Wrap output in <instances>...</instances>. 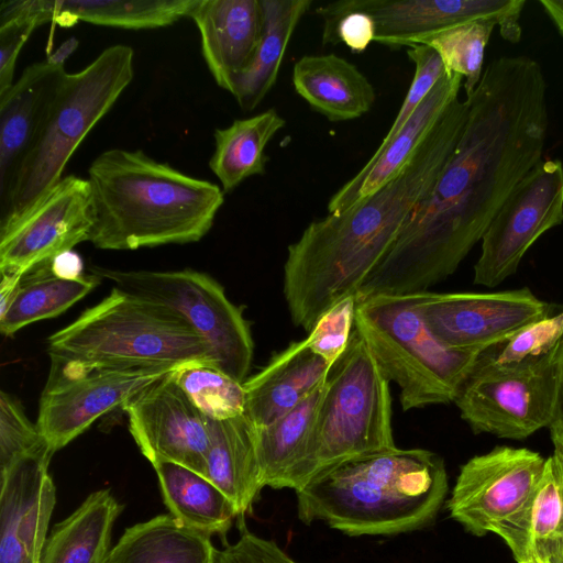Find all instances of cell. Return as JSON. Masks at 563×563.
Listing matches in <instances>:
<instances>
[{"instance_id": "obj_32", "label": "cell", "mask_w": 563, "mask_h": 563, "mask_svg": "<svg viewBox=\"0 0 563 563\" xmlns=\"http://www.w3.org/2000/svg\"><path fill=\"white\" fill-rule=\"evenodd\" d=\"M323 388L324 384L269 426L254 427L263 487L280 489L285 476L301 460L311 437Z\"/></svg>"}, {"instance_id": "obj_48", "label": "cell", "mask_w": 563, "mask_h": 563, "mask_svg": "<svg viewBox=\"0 0 563 563\" xmlns=\"http://www.w3.org/2000/svg\"><path fill=\"white\" fill-rule=\"evenodd\" d=\"M554 452L563 456V428H550Z\"/></svg>"}, {"instance_id": "obj_39", "label": "cell", "mask_w": 563, "mask_h": 563, "mask_svg": "<svg viewBox=\"0 0 563 563\" xmlns=\"http://www.w3.org/2000/svg\"><path fill=\"white\" fill-rule=\"evenodd\" d=\"M45 440L36 423L24 413L20 402L5 391L0 393V471Z\"/></svg>"}, {"instance_id": "obj_1", "label": "cell", "mask_w": 563, "mask_h": 563, "mask_svg": "<svg viewBox=\"0 0 563 563\" xmlns=\"http://www.w3.org/2000/svg\"><path fill=\"white\" fill-rule=\"evenodd\" d=\"M547 85L528 56L492 60L462 135L428 197L366 278L356 301L427 291L455 272L523 177L542 159Z\"/></svg>"}, {"instance_id": "obj_36", "label": "cell", "mask_w": 563, "mask_h": 563, "mask_svg": "<svg viewBox=\"0 0 563 563\" xmlns=\"http://www.w3.org/2000/svg\"><path fill=\"white\" fill-rule=\"evenodd\" d=\"M494 20L464 23L440 32L421 44L433 48L448 74L465 78L464 90L471 96L483 75L484 54L495 26Z\"/></svg>"}, {"instance_id": "obj_12", "label": "cell", "mask_w": 563, "mask_h": 563, "mask_svg": "<svg viewBox=\"0 0 563 563\" xmlns=\"http://www.w3.org/2000/svg\"><path fill=\"white\" fill-rule=\"evenodd\" d=\"M93 224L87 178L64 176L31 207L0 222V273L25 275L89 241Z\"/></svg>"}, {"instance_id": "obj_22", "label": "cell", "mask_w": 563, "mask_h": 563, "mask_svg": "<svg viewBox=\"0 0 563 563\" xmlns=\"http://www.w3.org/2000/svg\"><path fill=\"white\" fill-rule=\"evenodd\" d=\"M330 367L306 339L291 343L243 383L244 415L255 428L269 426L322 386Z\"/></svg>"}, {"instance_id": "obj_4", "label": "cell", "mask_w": 563, "mask_h": 563, "mask_svg": "<svg viewBox=\"0 0 563 563\" xmlns=\"http://www.w3.org/2000/svg\"><path fill=\"white\" fill-rule=\"evenodd\" d=\"M298 518L351 537L429 526L448 493L444 462L424 449H394L342 464L295 492Z\"/></svg>"}, {"instance_id": "obj_28", "label": "cell", "mask_w": 563, "mask_h": 563, "mask_svg": "<svg viewBox=\"0 0 563 563\" xmlns=\"http://www.w3.org/2000/svg\"><path fill=\"white\" fill-rule=\"evenodd\" d=\"M216 550L210 536L166 514L128 528L106 563H213Z\"/></svg>"}, {"instance_id": "obj_9", "label": "cell", "mask_w": 563, "mask_h": 563, "mask_svg": "<svg viewBox=\"0 0 563 563\" xmlns=\"http://www.w3.org/2000/svg\"><path fill=\"white\" fill-rule=\"evenodd\" d=\"M113 288L163 307L188 323L209 345L218 368L239 383L250 372L254 343L240 307L211 276L192 271H121L91 267Z\"/></svg>"}, {"instance_id": "obj_34", "label": "cell", "mask_w": 563, "mask_h": 563, "mask_svg": "<svg viewBox=\"0 0 563 563\" xmlns=\"http://www.w3.org/2000/svg\"><path fill=\"white\" fill-rule=\"evenodd\" d=\"M563 336V311L532 322L478 352L470 372H515L533 367L556 353Z\"/></svg>"}, {"instance_id": "obj_3", "label": "cell", "mask_w": 563, "mask_h": 563, "mask_svg": "<svg viewBox=\"0 0 563 563\" xmlns=\"http://www.w3.org/2000/svg\"><path fill=\"white\" fill-rule=\"evenodd\" d=\"M93 224L101 250H137L201 240L224 202L216 184L185 174L142 150L110 148L88 168Z\"/></svg>"}, {"instance_id": "obj_16", "label": "cell", "mask_w": 563, "mask_h": 563, "mask_svg": "<svg viewBox=\"0 0 563 563\" xmlns=\"http://www.w3.org/2000/svg\"><path fill=\"white\" fill-rule=\"evenodd\" d=\"M173 373L155 369L56 371L44 388L36 426L55 453L85 432L98 418L134 394Z\"/></svg>"}, {"instance_id": "obj_19", "label": "cell", "mask_w": 563, "mask_h": 563, "mask_svg": "<svg viewBox=\"0 0 563 563\" xmlns=\"http://www.w3.org/2000/svg\"><path fill=\"white\" fill-rule=\"evenodd\" d=\"M189 18L217 85L229 91L250 65L262 35L261 0H198Z\"/></svg>"}, {"instance_id": "obj_14", "label": "cell", "mask_w": 563, "mask_h": 563, "mask_svg": "<svg viewBox=\"0 0 563 563\" xmlns=\"http://www.w3.org/2000/svg\"><path fill=\"white\" fill-rule=\"evenodd\" d=\"M415 306L446 347L481 352L550 316L548 302L528 288L498 292H415Z\"/></svg>"}, {"instance_id": "obj_47", "label": "cell", "mask_w": 563, "mask_h": 563, "mask_svg": "<svg viewBox=\"0 0 563 563\" xmlns=\"http://www.w3.org/2000/svg\"><path fill=\"white\" fill-rule=\"evenodd\" d=\"M540 4L563 36V0H541Z\"/></svg>"}, {"instance_id": "obj_42", "label": "cell", "mask_w": 563, "mask_h": 563, "mask_svg": "<svg viewBox=\"0 0 563 563\" xmlns=\"http://www.w3.org/2000/svg\"><path fill=\"white\" fill-rule=\"evenodd\" d=\"M36 24L19 16H0V95L14 82L18 56Z\"/></svg>"}, {"instance_id": "obj_10", "label": "cell", "mask_w": 563, "mask_h": 563, "mask_svg": "<svg viewBox=\"0 0 563 563\" xmlns=\"http://www.w3.org/2000/svg\"><path fill=\"white\" fill-rule=\"evenodd\" d=\"M555 354L526 369L470 372L453 401L462 419L475 433L514 440L550 427L558 393Z\"/></svg>"}, {"instance_id": "obj_41", "label": "cell", "mask_w": 563, "mask_h": 563, "mask_svg": "<svg viewBox=\"0 0 563 563\" xmlns=\"http://www.w3.org/2000/svg\"><path fill=\"white\" fill-rule=\"evenodd\" d=\"M213 563H299L274 541L243 529L240 539L222 550H216Z\"/></svg>"}, {"instance_id": "obj_24", "label": "cell", "mask_w": 563, "mask_h": 563, "mask_svg": "<svg viewBox=\"0 0 563 563\" xmlns=\"http://www.w3.org/2000/svg\"><path fill=\"white\" fill-rule=\"evenodd\" d=\"M494 533L517 563H549L563 552V456L553 452L527 501Z\"/></svg>"}, {"instance_id": "obj_17", "label": "cell", "mask_w": 563, "mask_h": 563, "mask_svg": "<svg viewBox=\"0 0 563 563\" xmlns=\"http://www.w3.org/2000/svg\"><path fill=\"white\" fill-rule=\"evenodd\" d=\"M121 408L128 416L131 435L152 465L169 461L207 477L208 418L172 373L134 394Z\"/></svg>"}, {"instance_id": "obj_33", "label": "cell", "mask_w": 563, "mask_h": 563, "mask_svg": "<svg viewBox=\"0 0 563 563\" xmlns=\"http://www.w3.org/2000/svg\"><path fill=\"white\" fill-rule=\"evenodd\" d=\"M100 278L95 275L70 280L52 274L49 263L26 273L5 313L0 331L10 336L33 322L56 317L89 294Z\"/></svg>"}, {"instance_id": "obj_49", "label": "cell", "mask_w": 563, "mask_h": 563, "mask_svg": "<svg viewBox=\"0 0 563 563\" xmlns=\"http://www.w3.org/2000/svg\"><path fill=\"white\" fill-rule=\"evenodd\" d=\"M549 563H563V552L552 559Z\"/></svg>"}, {"instance_id": "obj_23", "label": "cell", "mask_w": 563, "mask_h": 563, "mask_svg": "<svg viewBox=\"0 0 563 563\" xmlns=\"http://www.w3.org/2000/svg\"><path fill=\"white\" fill-rule=\"evenodd\" d=\"M65 74L63 66L37 62L0 95V196L32 145Z\"/></svg>"}, {"instance_id": "obj_38", "label": "cell", "mask_w": 563, "mask_h": 563, "mask_svg": "<svg viewBox=\"0 0 563 563\" xmlns=\"http://www.w3.org/2000/svg\"><path fill=\"white\" fill-rule=\"evenodd\" d=\"M407 55L415 64L413 78L400 110L377 148L387 145L400 131L445 71L439 54L427 45L417 44L408 47Z\"/></svg>"}, {"instance_id": "obj_26", "label": "cell", "mask_w": 563, "mask_h": 563, "mask_svg": "<svg viewBox=\"0 0 563 563\" xmlns=\"http://www.w3.org/2000/svg\"><path fill=\"white\" fill-rule=\"evenodd\" d=\"M208 427L207 478L232 500L239 516H244L263 488L255 428L244 413L208 419Z\"/></svg>"}, {"instance_id": "obj_8", "label": "cell", "mask_w": 563, "mask_h": 563, "mask_svg": "<svg viewBox=\"0 0 563 563\" xmlns=\"http://www.w3.org/2000/svg\"><path fill=\"white\" fill-rule=\"evenodd\" d=\"M354 327L382 373L398 386L404 410L454 401L478 354L442 344L416 308L415 294L357 301Z\"/></svg>"}, {"instance_id": "obj_37", "label": "cell", "mask_w": 563, "mask_h": 563, "mask_svg": "<svg viewBox=\"0 0 563 563\" xmlns=\"http://www.w3.org/2000/svg\"><path fill=\"white\" fill-rule=\"evenodd\" d=\"M356 310L355 296L347 297L324 312L306 338L313 353L332 366L345 352Z\"/></svg>"}, {"instance_id": "obj_13", "label": "cell", "mask_w": 563, "mask_h": 563, "mask_svg": "<svg viewBox=\"0 0 563 563\" xmlns=\"http://www.w3.org/2000/svg\"><path fill=\"white\" fill-rule=\"evenodd\" d=\"M525 4V0H343L321 5L316 12L323 22L350 11L365 12L375 21V42L395 49L482 20L496 21L501 36L516 43L520 40L519 19Z\"/></svg>"}, {"instance_id": "obj_15", "label": "cell", "mask_w": 563, "mask_h": 563, "mask_svg": "<svg viewBox=\"0 0 563 563\" xmlns=\"http://www.w3.org/2000/svg\"><path fill=\"white\" fill-rule=\"evenodd\" d=\"M538 452L496 446L461 466L451 497L450 517L483 537L514 515L531 496L545 465Z\"/></svg>"}, {"instance_id": "obj_11", "label": "cell", "mask_w": 563, "mask_h": 563, "mask_svg": "<svg viewBox=\"0 0 563 563\" xmlns=\"http://www.w3.org/2000/svg\"><path fill=\"white\" fill-rule=\"evenodd\" d=\"M563 222V164L541 161L517 185L482 238L474 283L496 287L516 273L523 255Z\"/></svg>"}, {"instance_id": "obj_30", "label": "cell", "mask_w": 563, "mask_h": 563, "mask_svg": "<svg viewBox=\"0 0 563 563\" xmlns=\"http://www.w3.org/2000/svg\"><path fill=\"white\" fill-rule=\"evenodd\" d=\"M153 467L169 514L208 536H225L239 514L232 500L216 484L174 462L162 461Z\"/></svg>"}, {"instance_id": "obj_21", "label": "cell", "mask_w": 563, "mask_h": 563, "mask_svg": "<svg viewBox=\"0 0 563 563\" xmlns=\"http://www.w3.org/2000/svg\"><path fill=\"white\" fill-rule=\"evenodd\" d=\"M198 0H8L7 9L36 26L56 23L71 27L79 21L130 29L168 26L189 16Z\"/></svg>"}, {"instance_id": "obj_44", "label": "cell", "mask_w": 563, "mask_h": 563, "mask_svg": "<svg viewBox=\"0 0 563 563\" xmlns=\"http://www.w3.org/2000/svg\"><path fill=\"white\" fill-rule=\"evenodd\" d=\"M556 405L554 418L549 428H563V336L558 345L556 354Z\"/></svg>"}, {"instance_id": "obj_43", "label": "cell", "mask_w": 563, "mask_h": 563, "mask_svg": "<svg viewBox=\"0 0 563 563\" xmlns=\"http://www.w3.org/2000/svg\"><path fill=\"white\" fill-rule=\"evenodd\" d=\"M49 268L54 276L63 279L76 280L85 276L82 258L73 250L57 254L49 262Z\"/></svg>"}, {"instance_id": "obj_6", "label": "cell", "mask_w": 563, "mask_h": 563, "mask_svg": "<svg viewBox=\"0 0 563 563\" xmlns=\"http://www.w3.org/2000/svg\"><path fill=\"white\" fill-rule=\"evenodd\" d=\"M389 383L354 327L325 378L307 449L280 488L297 492L342 464L396 449Z\"/></svg>"}, {"instance_id": "obj_29", "label": "cell", "mask_w": 563, "mask_h": 563, "mask_svg": "<svg viewBox=\"0 0 563 563\" xmlns=\"http://www.w3.org/2000/svg\"><path fill=\"white\" fill-rule=\"evenodd\" d=\"M263 27L256 52L235 81L232 96L244 111L254 110L274 87L289 41L311 0H261Z\"/></svg>"}, {"instance_id": "obj_7", "label": "cell", "mask_w": 563, "mask_h": 563, "mask_svg": "<svg viewBox=\"0 0 563 563\" xmlns=\"http://www.w3.org/2000/svg\"><path fill=\"white\" fill-rule=\"evenodd\" d=\"M133 58L132 47L115 44L84 69L65 74L32 145L0 196L1 221L23 212L64 177L74 152L132 81Z\"/></svg>"}, {"instance_id": "obj_40", "label": "cell", "mask_w": 563, "mask_h": 563, "mask_svg": "<svg viewBox=\"0 0 563 563\" xmlns=\"http://www.w3.org/2000/svg\"><path fill=\"white\" fill-rule=\"evenodd\" d=\"M376 24L374 19L362 11H350L341 16L323 22V45L343 43L353 53H363L375 42Z\"/></svg>"}, {"instance_id": "obj_25", "label": "cell", "mask_w": 563, "mask_h": 563, "mask_svg": "<svg viewBox=\"0 0 563 563\" xmlns=\"http://www.w3.org/2000/svg\"><path fill=\"white\" fill-rule=\"evenodd\" d=\"M295 91L331 122L361 118L371 111L376 92L368 78L335 54L305 55L294 65Z\"/></svg>"}, {"instance_id": "obj_5", "label": "cell", "mask_w": 563, "mask_h": 563, "mask_svg": "<svg viewBox=\"0 0 563 563\" xmlns=\"http://www.w3.org/2000/svg\"><path fill=\"white\" fill-rule=\"evenodd\" d=\"M47 352L56 371L218 368L208 343L180 317L117 288L48 336Z\"/></svg>"}, {"instance_id": "obj_20", "label": "cell", "mask_w": 563, "mask_h": 563, "mask_svg": "<svg viewBox=\"0 0 563 563\" xmlns=\"http://www.w3.org/2000/svg\"><path fill=\"white\" fill-rule=\"evenodd\" d=\"M463 77L444 71L400 131L329 200L328 213L342 212L391 180L408 163L446 108L459 98Z\"/></svg>"}, {"instance_id": "obj_18", "label": "cell", "mask_w": 563, "mask_h": 563, "mask_svg": "<svg viewBox=\"0 0 563 563\" xmlns=\"http://www.w3.org/2000/svg\"><path fill=\"white\" fill-rule=\"evenodd\" d=\"M44 441L0 471V563H40L56 501Z\"/></svg>"}, {"instance_id": "obj_2", "label": "cell", "mask_w": 563, "mask_h": 563, "mask_svg": "<svg viewBox=\"0 0 563 563\" xmlns=\"http://www.w3.org/2000/svg\"><path fill=\"white\" fill-rule=\"evenodd\" d=\"M466 122L449 108L404 168L353 207L310 222L287 250L284 297L294 324L308 333L341 300L356 296L428 197Z\"/></svg>"}, {"instance_id": "obj_27", "label": "cell", "mask_w": 563, "mask_h": 563, "mask_svg": "<svg viewBox=\"0 0 563 563\" xmlns=\"http://www.w3.org/2000/svg\"><path fill=\"white\" fill-rule=\"evenodd\" d=\"M123 506L110 489L91 493L47 537L40 563H106L111 531Z\"/></svg>"}, {"instance_id": "obj_46", "label": "cell", "mask_w": 563, "mask_h": 563, "mask_svg": "<svg viewBox=\"0 0 563 563\" xmlns=\"http://www.w3.org/2000/svg\"><path fill=\"white\" fill-rule=\"evenodd\" d=\"M78 41L75 37L66 40L60 46L57 47L52 54L46 57V60L55 66H63L66 59L78 47Z\"/></svg>"}, {"instance_id": "obj_45", "label": "cell", "mask_w": 563, "mask_h": 563, "mask_svg": "<svg viewBox=\"0 0 563 563\" xmlns=\"http://www.w3.org/2000/svg\"><path fill=\"white\" fill-rule=\"evenodd\" d=\"M0 283V317H2L11 305L19 285L24 275L15 273H2Z\"/></svg>"}, {"instance_id": "obj_31", "label": "cell", "mask_w": 563, "mask_h": 563, "mask_svg": "<svg viewBox=\"0 0 563 563\" xmlns=\"http://www.w3.org/2000/svg\"><path fill=\"white\" fill-rule=\"evenodd\" d=\"M285 124L275 109H268L214 131V152L209 167L223 192L232 191L252 176L265 174L268 161L265 147Z\"/></svg>"}, {"instance_id": "obj_35", "label": "cell", "mask_w": 563, "mask_h": 563, "mask_svg": "<svg viewBox=\"0 0 563 563\" xmlns=\"http://www.w3.org/2000/svg\"><path fill=\"white\" fill-rule=\"evenodd\" d=\"M172 377L199 411L211 420L244 413L243 384L208 364H194L172 373Z\"/></svg>"}]
</instances>
